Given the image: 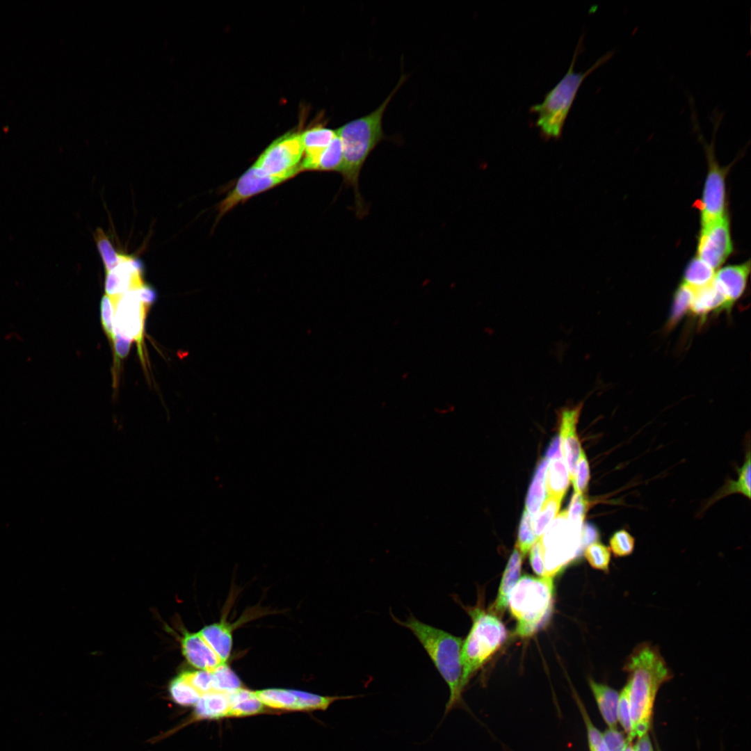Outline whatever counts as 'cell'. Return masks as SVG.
I'll return each mask as SVG.
<instances>
[{
  "label": "cell",
  "instance_id": "obj_1",
  "mask_svg": "<svg viewBox=\"0 0 751 751\" xmlns=\"http://www.w3.org/2000/svg\"><path fill=\"white\" fill-rule=\"evenodd\" d=\"M629 675L631 740L647 734L654 702L660 686L672 677L659 649L649 643L636 646L625 661Z\"/></svg>",
  "mask_w": 751,
  "mask_h": 751
},
{
  "label": "cell",
  "instance_id": "obj_2",
  "mask_svg": "<svg viewBox=\"0 0 751 751\" xmlns=\"http://www.w3.org/2000/svg\"><path fill=\"white\" fill-rule=\"evenodd\" d=\"M405 79V76L403 75L396 88L376 110L335 130L343 150V161L339 172L345 184L354 189L358 217H362L366 213L358 188L360 174L370 154L385 138L382 125L383 115Z\"/></svg>",
  "mask_w": 751,
  "mask_h": 751
},
{
  "label": "cell",
  "instance_id": "obj_3",
  "mask_svg": "<svg viewBox=\"0 0 751 751\" xmlns=\"http://www.w3.org/2000/svg\"><path fill=\"white\" fill-rule=\"evenodd\" d=\"M390 614L394 622L412 631L447 684L449 697L445 706L444 716L454 709L462 707V693L467 686L461 659L463 639L426 624L412 614L405 621L398 620L391 612Z\"/></svg>",
  "mask_w": 751,
  "mask_h": 751
},
{
  "label": "cell",
  "instance_id": "obj_4",
  "mask_svg": "<svg viewBox=\"0 0 751 751\" xmlns=\"http://www.w3.org/2000/svg\"><path fill=\"white\" fill-rule=\"evenodd\" d=\"M583 34L579 40L570 67L556 85L548 91L541 103L531 106L530 112L538 118L535 124L540 129V137L545 141L554 138L558 140L571 106L580 86L586 77L592 71L608 60L614 54L611 50L597 59L584 72H574L576 58L581 49Z\"/></svg>",
  "mask_w": 751,
  "mask_h": 751
},
{
  "label": "cell",
  "instance_id": "obj_5",
  "mask_svg": "<svg viewBox=\"0 0 751 751\" xmlns=\"http://www.w3.org/2000/svg\"><path fill=\"white\" fill-rule=\"evenodd\" d=\"M553 578L524 575L512 590L508 606L517 621V636L529 637L548 621L554 603Z\"/></svg>",
  "mask_w": 751,
  "mask_h": 751
},
{
  "label": "cell",
  "instance_id": "obj_6",
  "mask_svg": "<svg viewBox=\"0 0 751 751\" xmlns=\"http://www.w3.org/2000/svg\"><path fill=\"white\" fill-rule=\"evenodd\" d=\"M461 606L472 620L461 650L464 681L467 686L471 677L506 641L507 630L498 617L479 606Z\"/></svg>",
  "mask_w": 751,
  "mask_h": 751
},
{
  "label": "cell",
  "instance_id": "obj_7",
  "mask_svg": "<svg viewBox=\"0 0 751 751\" xmlns=\"http://www.w3.org/2000/svg\"><path fill=\"white\" fill-rule=\"evenodd\" d=\"M556 517L540 538L544 576L554 577L583 551L582 529L567 524V510Z\"/></svg>",
  "mask_w": 751,
  "mask_h": 751
},
{
  "label": "cell",
  "instance_id": "obj_8",
  "mask_svg": "<svg viewBox=\"0 0 751 751\" xmlns=\"http://www.w3.org/2000/svg\"><path fill=\"white\" fill-rule=\"evenodd\" d=\"M303 153L300 134L287 133L270 144L253 165L267 175L299 173L302 171L300 160Z\"/></svg>",
  "mask_w": 751,
  "mask_h": 751
},
{
  "label": "cell",
  "instance_id": "obj_9",
  "mask_svg": "<svg viewBox=\"0 0 751 751\" xmlns=\"http://www.w3.org/2000/svg\"><path fill=\"white\" fill-rule=\"evenodd\" d=\"M114 303V335L136 341L142 356L145 320L150 306L143 300L140 289L124 293Z\"/></svg>",
  "mask_w": 751,
  "mask_h": 751
},
{
  "label": "cell",
  "instance_id": "obj_10",
  "mask_svg": "<svg viewBox=\"0 0 751 751\" xmlns=\"http://www.w3.org/2000/svg\"><path fill=\"white\" fill-rule=\"evenodd\" d=\"M722 116H717L713 122V138L711 144L705 145L710 161V170L705 182L700 209L702 227L711 224L725 215V177L724 171L716 163L713 158V141L716 131L718 128Z\"/></svg>",
  "mask_w": 751,
  "mask_h": 751
},
{
  "label": "cell",
  "instance_id": "obj_11",
  "mask_svg": "<svg viewBox=\"0 0 751 751\" xmlns=\"http://www.w3.org/2000/svg\"><path fill=\"white\" fill-rule=\"evenodd\" d=\"M297 174L290 172L282 175H267L252 165L239 177L234 188L218 204V220L239 203L291 179Z\"/></svg>",
  "mask_w": 751,
  "mask_h": 751
},
{
  "label": "cell",
  "instance_id": "obj_12",
  "mask_svg": "<svg viewBox=\"0 0 751 751\" xmlns=\"http://www.w3.org/2000/svg\"><path fill=\"white\" fill-rule=\"evenodd\" d=\"M732 251L728 218L726 216L702 227L697 257L714 270L720 267Z\"/></svg>",
  "mask_w": 751,
  "mask_h": 751
},
{
  "label": "cell",
  "instance_id": "obj_13",
  "mask_svg": "<svg viewBox=\"0 0 751 751\" xmlns=\"http://www.w3.org/2000/svg\"><path fill=\"white\" fill-rule=\"evenodd\" d=\"M143 271L138 259L124 255L121 262L106 274V294L115 301L124 293L140 289L145 284Z\"/></svg>",
  "mask_w": 751,
  "mask_h": 751
},
{
  "label": "cell",
  "instance_id": "obj_14",
  "mask_svg": "<svg viewBox=\"0 0 751 751\" xmlns=\"http://www.w3.org/2000/svg\"><path fill=\"white\" fill-rule=\"evenodd\" d=\"M582 405L563 408L560 414V439L563 455L568 467L570 479L574 478L581 447L576 434V424Z\"/></svg>",
  "mask_w": 751,
  "mask_h": 751
},
{
  "label": "cell",
  "instance_id": "obj_15",
  "mask_svg": "<svg viewBox=\"0 0 751 751\" xmlns=\"http://www.w3.org/2000/svg\"><path fill=\"white\" fill-rule=\"evenodd\" d=\"M184 656L193 667L213 672L223 663L200 632L185 631L181 640Z\"/></svg>",
  "mask_w": 751,
  "mask_h": 751
},
{
  "label": "cell",
  "instance_id": "obj_16",
  "mask_svg": "<svg viewBox=\"0 0 751 751\" xmlns=\"http://www.w3.org/2000/svg\"><path fill=\"white\" fill-rule=\"evenodd\" d=\"M750 267V262L748 261L724 267L715 273L713 281L730 309L745 289Z\"/></svg>",
  "mask_w": 751,
  "mask_h": 751
},
{
  "label": "cell",
  "instance_id": "obj_17",
  "mask_svg": "<svg viewBox=\"0 0 751 751\" xmlns=\"http://www.w3.org/2000/svg\"><path fill=\"white\" fill-rule=\"evenodd\" d=\"M336 136L335 130L322 126L307 129L300 134L305 153L300 163L302 171L316 169L318 157Z\"/></svg>",
  "mask_w": 751,
  "mask_h": 751
},
{
  "label": "cell",
  "instance_id": "obj_18",
  "mask_svg": "<svg viewBox=\"0 0 751 751\" xmlns=\"http://www.w3.org/2000/svg\"><path fill=\"white\" fill-rule=\"evenodd\" d=\"M729 312L725 298L715 285L713 281L700 287L693 288V296L689 312L700 318H705L711 313Z\"/></svg>",
  "mask_w": 751,
  "mask_h": 751
},
{
  "label": "cell",
  "instance_id": "obj_19",
  "mask_svg": "<svg viewBox=\"0 0 751 751\" xmlns=\"http://www.w3.org/2000/svg\"><path fill=\"white\" fill-rule=\"evenodd\" d=\"M522 557L515 547L503 572L496 598L490 608V613L495 615H501L508 607L510 594L520 577Z\"/></svg>",
  "mask_w": 751,
  "mask_h": 751
},
{
  "label": "cell",
  "instance_id": "obj_20",
  "mask_svg": "<svg viewBox=\"0 0 751 751\" xmlns=\"http://www.w3.org/2000/svg\"><path fill=\"white\" fill-rule=\"evenodd\" d=\"M589 686L600 714L608 727H616L619 693L610 686L588 679Z\"/></svg>",
  "mask_w": 751,
  "mask_h": 751
},
{
  "label": "cell",
  "instance_id": "obj_21",
  "mask_svg": "<svg viewBox=\"0 0 751 751\" xmlns=\"http://www.w3.org/2000/svg\"><path fill=\"white\" fill-rule=\"evenodd\" d=\"M223 663L229 659L233 645L232 628L225 621L204 627L199 631Z\"/></svg>",
  "mask_w": 751,
  "mask_h": 751
},
{
  "label": "cell",
  "instance_id": "obj_22",
  "mask_svg": "<svg viewBox=\"0 0 751 751\" xmlns=\"http://www.w3.org/2000/svg\"><path fill=\"white\" fill-rule=\"evenodd\" d=\"M229 693L212 691L200 697L195 704V716L199 719L226 717L230 710Z\"/></svg>",
  "mask_w": 751,
  "mask_h": 751
},
{
  "label": "cell",
  "instance_id": "obj_23",
  "mask_svg": "<svg viewBox=\"0 0 751 751\" xmlns=\"http://www.w3.org/2000/svg\"><path fill=\"white\" fill-rule=\"evenodd\" d=\"M570 476L563 453L551 458L547 467L545 487L548 496L563 499L570 483Z\"/></svg>",
  "mask_w": 751,
  "mask_h": 751
},
{
  "label": "cell",
  "instance_id": "obj_24",
  "mask_svg": "<svg viewBox=\"0 0 751 751\" xmlns=\"http://www.w3.org/2000/svg\"><path fill=\"white\" fill-rule=\"evenodd\" d=\"M750 451L748 450L745 458L743 465L738 468V478L736 480H727V482L722 486L721 489L713 496L710 500V504L715 501L725 497V496L730 495L734 493H740L748 499H750V480H751V466H750Z\"/></svg>",
  "mask_w": 751,
  "mask_h": 751
},
{
  "label": "cell",
  "instance_id": "obj_25",
  "mask_svg": "<svg viewBox=\"0 0 751 751\" xmlns=\"http://www.w3.org/2000/svg\"><path fill=\"white\" fill-rule=\"evenodd\" d=\"M548 465L549 460L547 458L540 461L528 489L525 510L532 516L536 515L539 512L544 501L546 495L545 478Z\"/></svg>",
  "mask_w": 751,
  "mask_h": 751
},
{
  "label": "cell",
  "instance_id": "obj_26",
  "mask_svg": "<svg viewBox=\"0 0 751 751\" xmlns=\"http://www.w3.org/2000/svg\"><path fill=\"white\" fill-rule=\"evenodd\" d=\"M230 710L227 717H241L257 713L262 711L264 704L255 695L254 691L239 688L229 692Z\"/></svg>",
  "mask_w": 751,
  "mask_h": 751
},
{
  "label": "cell",
  "instance_id": "obj_27",
  "mask_svg": "<svg viewBox=\"0 0 751 751\" xmlns=\"http://www.w3.org/2000/svg\"><path fill=\"white\" fill-rule=\"evenodd\" d=\"M254 693L264 706L280 709L298 710L297 697L293 690L271 688L254 691Z\"/></svg>",
  "mask_w": 751,
  "mask_h": 751
},
{
  "label": "cell",
  "instance_id": "obj_28",
  "mask_svg": "<svg viewBox=\"0 0 751 751\" xmlns=\"http://www.w3.org/2000/svg\"><path fill=\"white\" fill-rule=\"evenodd\" d=\"M715 270L698 257L694 258L686 268L683 283L691 288H700L713 280Z\"/></svg>",
  "mask_w": 751,
  "mask_h": 751
},
{
  "label": "cell",
  "instance_id": "obj_29",
  "mask_svg": "<svg viewBox=\"0 0 751 751\" xmlns=\"http://www.w3.org/2000/svg\"><path fill=\"white\" fill-rule=\"evenodd\" d=\"M172 700L184 706L195 705L201 695L187 681L182 674L173 679L169 685Z\"/></svg>",
  "mask_w": 751,
  "mask_h": 751
},
{
  "label": "cell",
  "instance_id": "obj_30",
  "mask_svg": "<svg viewBox=\"0 0 751 751\" xmlns=\"http://www.w3.org/2000/svg\"><path fill=\"white\" fill-rule=\"evenodd\" d=\"M293 692L297 697L298 710H325L337 700L361 697V695L322 696L296 690H293Z\"/></svg>",
  "mask_w": 751,
  "mask_h": 751
},
{
  "label": "cell",
  "instance_id": "obj_31",
  "mask_svg": "<svg viewBox=\"0 0 751 751\" xmlns=\"http://www.w3.org/2000/svg\"><path fill=\"white\" fill-rule=\"evenodd\" d=\"M343 161L341 143L337 135L318 157L315 170L340 172Z\"/></svg>",
  "mask_w": 751,
  "mask_h": 751
},
{
  "label": "cell",
  "instance_id": "obj_32",
  "mask_svg": "<svg viewBox=\"0 0 751 751\" xmlns=\"http://www.w3.org/2000/svg\"><path fill=\"white\" fill-rule=\"evenodd\" d=\"M561 501V499L557 497L548 496L544 501L540 512L533 519V530L538 539L543 535L556 517L560 509Z\"/></svg>",
  "mask_w": 751,
  "mask_h": 751
},
{
  "label": "cell",
  "instance_id": "obj_33",
  "mask_svg": "<svg viewBox=\"0 0 751 751\" xmlns=\"http://www.w3.org/2000/svg\"><path fill=\"white\" fill-rule=\"evenodd\" d=\"M692 296L693 288L682 282L674 296L668 328L674 327L689 312Z\"/></svg>",
  "mask_w": 751,
  "mask_h": 751
},
{
  "label": "cell",
  "instance_id": "obj_34",
  "mask_svg": "<svg viewBox=\"0 0 751 751\" xmlns=\"http://www.w3.org/2000/svg\"><path fill=\"white\" fill-rule=\"evenodd\" d=\"M95 240L103 261L106 273H108L121 262L124 255L120 254L115 250L109 238L101 228L96 230Z\"/></svg>",
  "mask_w": 751,
  "mask_h": 751
},
{
  "label": "cell",
  "instance_id": "obj_35",
  "mask_svg": "<svg viewBox=\"0 0 751 751\" xmlns=\"http://www.w3.org/2000/svg\"><path fill=\"white\" fill-rule=\"evenodd\" d=\"M611 552L609 547L598 541H595L585 548L584 556L592 568L608 572L611 561Z\"/></svg>",
  "mask_w": 751,
  "mask_h": 751
},
{
  "label": "cell",
  "instance_id": "obj_36",
  "mask_svg": "<svg viewBox=\"0 0 751 751\" xmlns=\"http://www.w3.org/2000/svg\"><path fill=\"white\" fill-rule=\"evenodd\" d=\"M212 673L213 691L229 693L241 688L239 678L227 663L220 665Z\"/></svg>",
  "mask_w": 751,
  "mask_h": 751
},
{
  "label": "cell",
  "instance_id": "obj_37",
  "mask_svg": "<svg viewBox=\"0 0 751 751\" xmlns=\"http://www.w3.org/2000/svg\"><path fill=\"white\" fill-rule=\"evenodd\" d=\"M538 540L533 530V517L524 510L520 521L516 547L522 556L526 555Z\"/></svg>",
  "mask_w": 751,
  "mask_h": 751
},
{
  "label": "cell",
  "instance_id": "obj_38",
  "mask_svg": "<svg viewBox=\"0 0 751 751\" xmlns=\"http://www.w3.org/2000/svg\"><path fill=\"white\" fill-rule=\"evenodd\" d=\"M610 550L615 557H625L631 554L635 548V538L627 530L615 531L609 540Z\"/></svg>",
  "mask_w": 751,
  "mask_h": 751
},
{
  "label": "cell",
  "instance_id": "obj_39",
  "mask_svg": "<svg viewBox=\"0 0 751 751\" xmlns=\"http://www.w3.org/2000/svg\"><path fill=\"white\" fill-rule=\"evenodd\" d=\"M574 697L586 727L589 751H596L603 743L602 733L593 724L579 697L575 694Z\"/></svg>",
  "mask_w": 751,
  "mask_h": 751
},
{
  "label": "cell",
  "instance_id": "obj_40",
  "mask_svg": "<svg viewBox=\"0 0 751 751\" xmlns=\"http://www.w3.org/2000/svg\"><path fill=\"white\" fill-rule=\"evenodd\" d=\"M588 506V503L582 494L575 492L573 494L567 510V524L570 526L582 529Z\"/></svg>",
  "mask_w": 751,
  "mask_h": 751
},
{
  "label": "cell",
  "instance_id": "obj_41",
  "mask_svg": "<svg viewBox=\"0 0 751 751\" xmlns=\"http://www.w3.org/2000/svg\"><path fill=\"white\" fill-rule=\"evenodd\" d=\"M630 685L628 681L621 693L619 694L617 706V721L620 722L624 732L627 733L628 742H631L632 734V724L630 713L629 702Z\"/></svg>",
  "mask_w": 751,
  "mask_h": 751
},
{
  "label": "cell",
  "instance_id": "obj_42",
  "mask_svg": "<svg viewBox=\"0 0 751 751\" xmlns=\"http://www.w3.org/2000/svg\"><path fill=\"white\" fill-rule=\"evenodd\" d=\"M187 681L201 695L213 691L212 672L196 670L181 673Z\"/></svg>",
  "mask_w": 751,
  "mask_h": 751
},
{
  "label": "cell",
  "instance_id": "obj_43",
  "mask_svg": "<svg viewBox=\"0 0 751 751\" xmlns=\"http://www.w3.org/2000/svg\"><path fill=\"white\" fill-rule=\"evenodd\" d=\"M590 477L588 462L584 451L581 449L572 481L575 492L583 494L588 489Z\"/></svg>",
  "mask_w": 751,
  "mask_h": 751
},
{
  "label": "cell",
  "instance_id": "obj_44",
  "mask_svg": "<svg viewBox=\"0 0 751 751\" xmlns=\"http://www.w3.org/2000/svg\"><path fill=\"white\" fill-rule=\"evenodd\" d=\"M115 305L111 298L105 294L100 304L101 321L108 338L113 341L114 338L113 318Z\"/></svg>",
  "mask_w": 751,
  "mask_h": 751
},
{
  "label": "cell",
  "instance_id": "obj_45",
  "mask_svg": "<svg viewBox=\"0 0 751 751\" xmlns=\"http://www.w3.org/2000/svg\"><path fill=\"white\" fill-rule=\"evenodd\" d=\"M602 737L608 751H624L628 745V741L616 727H608L602 733Z\"/></svg>",
  "mask_w": 751,
  "mask_h": 751
},
{
  "label": "cell",
  "instance_id": "obj_46",
  "mask_svg": "<svg viewBox=\"0 0 751 751\" xmlns=\"http://www.w3.org/2000/svg\"><path fill=\"white\" fill-rule=\"evenodd\" d=\"M529 551L530 563L533 570L538 576L544 577L542 546L540 538L535 541Z\"/></svg>",
  "mask_w": 751,
  "mask_h": 751
},
{
  "label": "cell",
  "instance_id": "obj_47",
  "mask_svg": "<svg viewBox=\"0 0 751 751\" xmlns=\"http://www.w3.org/2000/svg\"><path fill=\"white\" fill-rule=\"evenodd\" d=\"M131 342V341L118 334L114 335L112 343L115 352L114 356L115 363H119L121 360L127 356Z\"/></svg>",
  "mask_w": 751,
  "mask_h": 751
},
{
  "label": "cell",
  "instance_id": "obj_48",
  "mask_svg": "<svg viewBox=\"0 0 751 751\" xmlns=\"http://www.w3.org/2000/svg\"><path fill=\"white\" fill-rule=\"evenodd\" d=\"M598 533L591 524H586L581 531V544L584 549L590 544L597 541Z\"/></svg>",
  "mask_w": 751,
  "mask_h": 751
},
{
  "label": "cell",
  "instance_id": "obj_49",
  "mask_svg": "<svg viewBox=\"0 0 751 751\" xmlns=\"http://www.w3.org/2000/svg\"><path fill=\"white\" fill-rule=\"evenodd\" d=\"M563 453L560 444V439L559 436H556L551 442L546 453V458L551 459V458Z\"/></svg>",
  "mask_w": 751,
  "mask_h": 751
},
{
  "label": "cell",
  "instance_id": "obj_50",
  "mask_svg": "<svg viewBox=\"0 0 751 751\" xmlns=\"http://www.w3.org/2000/svg\"><path fill=\"white\" fill-rule=\"evenodd\" d=\"M633 748L634 751H653L652 743L647 734L639 737L638 741Z\"/></svg>",
  "mask_w": 751,
  "mask_h": 751
},
{
  "label": "cell",
  "instance_id": "obj_51",
  "mask_svg": "<svg viewBox=\"0 0 751 751\" xmlns=\"http://www.w3.org/2000/svg\"><path fill=\"white\" fill-rule=\"evenodd\" d=\"M596 751H608V750L607 749L604 741H603L602 744L599 746V748Z\"/></svg>",
  "mask_w": 751,
  "mask_h": 751
},
{
  "label": "cell",
  "instance_id": "obj_52",
  "mask_svg": "<svg viewBox=\"0 0 751 751\" xmlns=\"http://www.w3.org/2000/svg\"><path fill=\"white\" fill-rule=\"evenodd\" d=\"M624 751H634L633 748L631 745H627Z\"/></svg>",
  "mask_w": 751,
  "mask_h": 751
}]
</instances>
